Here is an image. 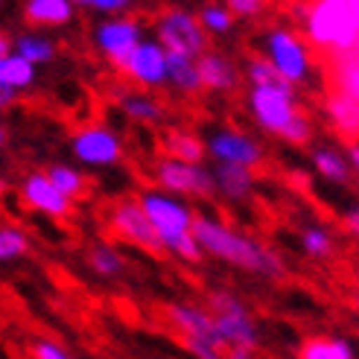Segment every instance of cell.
<instances>
[{"mask_svg": "<svg viewBox=\"0 0 359 359\" xmlns=\"http://www.w3.org/2000/svg\"><path fill=\"white\" fill-rule=\"evenodd\" d=\"M193 234H196V240H199L205 255L234 266V269H240V272L260 275V278H283L286 275V266H283V260H280V255L275 248H269L266 243L245 234V231L222 222L219 217L199 213V217H196Z\"/></svg>", "mask_w": 359, "mask_h": 359, "instance_id": "obj_1", "label": "cell"}, {"mask_svg": "<svg viewBox=\"0 0 359 359\" xmlns=\"http://www.w3.org/2000/svg\"><path fill=\"white\" fill-rule=\"evenodd\" d=\"M137 202H140L143 213L149 217L155 234L161 240V248H164L167 255L184 260V263H202L205 251L193 234L199 213L193 210V205L187 199L164 193L158 187H147L137 193Z\"/></svg>", "mask_w": 359, "mask_h": 359, "instance_id": "obj_2", "label": "cell"}, {"mask_svg": "<svg viewBox=\"0 0 359 359\" xmlns=\"http://www.w3.org/2000/svg\"><path fill=\"white\" fill-rule=\"evenodd\" d=\"M304 29L316 47L342 56V53L356 50L359 15L351 6V0H313Z\"/></svg>", "mask_w": 359, "mask_h": 359, "instance_id": "obj_3", "label": "cell"}, {"mask_svg": "<svg viewBox=\"0 0 359 359\" xmlns=\"http://www.w3.org/2000/svg\"><path fill=\"white\" fill-rule=\"evenodd\" d=\"M260 56H266L278 76L292 88L313 76V47L292 27H269L260 39Z\"/></svg>", "mask_w": 359, "mask_h": 359, "instance_id": "obj_4", "label": "cell"}, {"mask_svg": "<svg viewBox=\"0 0 359 359\" xmlns=\"http://www.w3.org/2000/svg\"><path fill=\"white\" fill-rule=\"evenodd\" d=\"M208 310L213 316L222 348H260V327L251 307L231 290H213L208 295Z\"/></svg>", "mask_w": 359, "mask_h": 359, "instance_id": "obj_5", "label": "cell"}, {"mask_svg": "<svg viewBox=\"0 0 359 359\" xmlns=\"http://www.w3.org/2000/svg\"><path fill=\"white\" fill-rule=\"evenodd\" d=\"M248 114L263 132H272L280 137V132L290 126L301 111H298V97L295 88L290 82H275V85H263V88H248Z\"/></svg>", "mask_w": 359, "mask_h": 359, "instance_id": "obj_6", "label": "cell"}, {"mask_svg": "<svg viewBox=\"0 0 359 359\" xmlns=\"http://www.w3.org/2000/svg\"><path fill=\"white\" fill-rule=\"evenodd\" d=\"M155 39L167 53H184L193 59H202L208 53V32L199 24V15L184 6H167L158 12Z\"/></svg>", "mask_w": 359, "mask_h": 359, "instance_id": "obj_7", "label": "cell"}, {"mask_svg": "<svg viewBox=\"0 0 359 359\" xmlns=\"http://www.w3.org/2000/svg\"><path fill=\"white\" fill-rule=\"evenodd\" d=\"M152 178L158 190L182 196V199H210L217 193L213 170H208L205 164H184V161H175L170 155L155 161Z\"/></svg>", "mask_w": 359, "mask_h": 359, "instance_id": "obj_8", "label": "cell"}, {"mask_svg": "<svg viewBox=\"0 0 359 359\" xmlns=\"http://www.w3.org/2000/svg\"><path fill=\"white\" fill-rule=\"evenodd\" d=\"M105 225H109V231L117 240L129 243V245H135L140 251H149V255H161V251H164L152 222H149V217L143 213V208L137 202V196L135 199L111 202L109 213H105Z\"/></svg>", "mask_w": 359, "mask_h": 359, "instance_id": "obj_9", "label": "cell"}, {"mask_svg": "<svg viewBox=\"0 0 359 359\" xmlns=\"http://www.w3.org/2000/svg\"><path fill=\"white\" fill-rule=\"evenodd\" d=\"M70 152L85 167H114L123 158V140L114 129L102 123H88L70 135Z\"/></svg>", "mask_w": 359, "mask_h": 359, "instance_id": "obj_10", "label": "cell"}, {"mask_svg": "<svg viewBox=\"0 0 359 359\" xmlns=\"http://www.w3.org/2000/svg\"><path fill=\"white\" fill-rule=\"evenodd\" d=\"M208 155L217 161V164H234V167H248L255 170L263 164V147L255 135H248L243 129H231V126H219L205 137Z\"/></svg>", "mask_w": 359, "mask_h": 359, "instance_id": "obj_11", "label": "cell"}, {"mask_svg": "<svg viewBox=\"0 0 359 359\" xmlns=\"http://www.w3.org/2000/svg\"><path fill=\"white\" fill-rule=\"evenodd\" d=\"M147 39L143 35V24L132 15L123 18H105L94 27V47L100 56H105L114 67H123V62L132 56V50Z\"/></svg>", "mask_w": 359, "mask_h": 359, "instance_id": "obj_12", "label": "cell"}, {"mask_svg": "<svg viewBox=\"0 0 359 359\" xmlns=\"http://www.w3.org/2000/svg\"><path fill=\"white\" fill-rule=\"evenodd\" d=\"M123 76L140 91H158L167 85V50L158 39H143L123 62Z\"/></svg>", "mask_w": 359, "mask_h": 359, "instance_id": "obj_13", "label": "cell"}, {"mask_svg": "<svg viewBox=\"0 0 359 359\" xmlns=\"http://www.w3.org/2000/svg\"><path fill=\"white\" fill-rule=\"evenodd\" d=\"M21 199L27 208H32L35 213H41V217H50V219H65L70 217V208H74V202L67 199V196H62L56 187H53V182L47 178L44 170H32L21 178Z\"/></svg>", "mask_w": 359, "mask_h": 359, "instance_id": "obj_14", "label": "cell"}, {"mask_svg": "<svg viewBox=\"0 0 359 359\" xmlns=\"http://www.w3.org/2000/svg\"><path fill=\"white\" fill-rule=\"evenodd\" d=\"M167 321L182 333V339H205V342H217L219 336L217 327H213V316L208 307H199V304H187V301H172L164 310Z\"/></svg>", "mask_w": 359, "mask_h": 359, "instance_id": "obj_15", "label": "cell"}, {"mask_svg": "<svg viewBox=\"0 0 359 359\" xmlns=\"http://www.w3.org/2000/svg\"><path fill=\"white\" fill-rule=\"evenodd\" d=\"M199 74H202V85L217 94H231L240 85V67L219 50H208L199 59Z\"/></svg>", "mask_w": 359, "mask_h": 359, "instance_id": "obj_16", "label": "cell"}, {"mask_svg": "<svg viewBox=\"0 0 359 359\" xmlns=\"http://www.w3.org/2000/svg\"><path fill=\"white\" fill-rule=\"evenodd\" d=\"M117 105L120 111L135 120V123H147V126H155L167 117V105L161 102L152 91H140V88H132V91H123L117 97Z\"/></svg>", "mask_w": 359, "mask_h": 359, "instance_id": "obj_17", "label": "cell"}, {"mask_svg": "<svg viewBox=\"0 0 359 359\" xmlns=\"http://www.w3.org/2000/svg\"><path fill=\"white\" fill-rule=\"evenodd\" d=\"M213 184L217 193L228 202H245L255 193V170L234 167V164H217L213 167Z\"/></svg>", "mask_w": 359, "mask_h": 359, "instance_id": "obj_18", "label": "cell"}, {"mask_svg": "<svg viewBox=\"0 0 359 359\" xmlns=\"http://www.w3.org/2000/svg\"><path fill=\"white\" fill-rule=\"evenodd\" d=\"M167 82L184 97L205 91L202 74H199V59L184 56V53H167Z\"/></svg>", "mask_w": 359, "mask_h": 359, "instance_id": "obj_19", "label": "cell"}, {"mask_svg": "<svg viewBox=\"0 0 359 359\" xmlns=\"http://www.w3.org/2000/svg\"><path fill=\"white\" fill-rule=\"evenodd\" d=\"M298 359H356V348L345 336L316 333V336H307L301 342Z\"/></svg>", "mask_w": 359, "mask_h": 359, "instance_id": "obj_20", "label": "cell"}, {"mask_svg": "<svg viewBox=\"0 0 359 359\" xmlns=\"http://www.w3.org/2000/svg\"><path fill=\"white\" fill-rule=\"evenodd\" d=\"M70 0H24V18L35 27H65L74 18Z\"/></svg>", "mask_w": 359, "mask_h": 359, "instance_id": "obj_21", "label": "cell"}, {"mask_svg": "<svg viewBox=\"0 0 359 359\" xmlns=\"http://www.w3.org/2000/svg\"><path fill=\"white\" fill-rule=\"evenodd\" d=\"M12 50L18 53L21 59H27L29 65H47V62H53L56 59V41L50 39L47 32H39V29H27V32H21V35H15L12 39Z\"/></svg>", "mask_w": 359, "mask_h": 359, "instance_id": "obj_22", "label": "cell"}, {"mask_svg": "<svg viewBox=\"0 0 359 359\" xmlns=\"http://www.w3.org/2000/svg\"><path fill=\"white\" fill-rule=\"evenodd\" d=\"M310 161L321 178H327L333 184H348L351 182V164H348V155L336 147H316L310 152Z\"/></svg>", "mask_w": 359, "mask_h": 359, "instance_id": "obj_23", "label": "cell"}, {"mask_svg": "<svg viewBox=\"0 0 359 359\" xmlns=\"http://www.w3.org/2000/svg\"><path fill=\"white\" fill-rule=\"evenodd\" d=\"M327 117H330V123L336 126V129L342 135H348L351 140L359 137V100L356 97L342 94V91L330 94V100H327Z\"/></svg>", "mask_w": 359, "mask_h": 359, "instance_id": "obj_24", "label": "cell"}, {"mask_svg": "<svg viewBox=\"0 0 359 359\" xmlns=\"http://www.w3.org/2000/svg\"><path fill=\"white\" fill-rule=\"evenodd\" d=\"M88 269H91L97 278L111 280V278H120L126 272V257L117 245L100 240L88 248Z\"/></svg>", "mask_w": 359, "mask_h": 359, "instance_id": "obj_25", "label": "cell"}, {"mask_svg": "<svg viewBox=\"0 0 359 359\" xmlns=\"http://www.w3.org/2000/svg\"><path fill=\"white\" fill-rule=\"evenodd\" d=\"M164 149L170 158L175 161H184V164H205L208 158V147L199 135L184 132V129H175L164 137Z\"/></svg>", "mask_w": 359, "mask_h": 359, "instance_id": "obj_26", "label": "cell"}, {"mask_svg": "<svg viewBox=\"0 0 359 359\" xmlns=\"http://www.w3.org/2000/svg\"><path fill=\"white\" fill-rule=\"evenodd\" d=\"M44 172H47V178L53 182V187H56L62 196H67L70 202L82 199L85 190H88L85 172L79 167H74V164H62V161H56V164H50Z\"/></svg>", "mask_w": 359, "mask_h": 359, "instance_id": "obj_27", "label": "cell"}, {"mask_svg": "<svg viewBox=\"0 0 359 359\" xmlns=\"http://www.w3.org/2000/svg\"><path fill=\"white\" fill-rule=\"evenodd\" d=\"M298 240H301V251L313 260H330L336 255V237L325 225H304Z\"/></svg>", "mask_w": 359, "mask_h": 359, "instance_id": "obj_28", "label": "cell"}, {"mask_svg": "<svg viewBox=\"0 0 359 359\" xmlns=\"http://www.w3.org/2000/svg\"><path fill=\"white\" fill-rule=\"evenodd\" d=\"M35 65H29L27 59H21L18 53H9L6 59H0V85L15 88V91H24L35 82Z\"/></svg>", "mask_w": 359, "mask_h": 359, "instance_id": "obj_29", "label": "cell"}, {"mask_svg": "<svg viewBox=\"0 0 359 359\" xmlns=\"http://www.w3.org/2000/svg\"><path fill=\"white\" fill-rule=\"evenodd\" d=\"M27 251H29V234L21 225L12 222L0 225V266L27 257Z\"/></svg>", "mask_w": 359, "mask_h": 359, "instance_id": "obj_30", "label": "cell"}, {"mask_svg": "<svg viewBox=\"0 0 359 359\" xmlns=\"http://www.w3.org/2000/svg\"><path fill=\"white\" fill-rule=\"evenodd\" d=\"M196 15H199V24L208 32V39L210 35H228L231 29H234V21H237L225 4H205Z\"/></svg>", "mask_w": 359, "mask_h": 359, "instance_id": "obj_31", "label": "cell"}, {"mask_svg": "<svg viewBox=\"0 0 359 359\" xmlns=\"http://www.w3.org/2000/svg\"><path fill=\"white\" fill-rule=\"evenodd\" d=\"M336 91L359 100V53L356 50L336 56Z\"/></svg>", "mask_w": 359, "mask_h": 359, "instance_id": "obj_32", "label": "cell"}, {"mask_svg": "<svg viewBox=\"0 0 359 359\" xmlns=\"http://www.w3.org/2000/svg\"><path fill=\"white\" fill-rule=\"evenodd\" d=\"M243 74H245V79H248L251 88H263V85H275V82H280L278 70L269 65V59L260 56V53H257V56H248V59H245Z\"/></svg>", "mask_w": 359, "mask_h": 359, "instance_id": "obj_33", "label": "cell"}, {"mask_svg": "<svg viewBox=\"0 0 359 359\" xmlns=\"http://www.w3.org/2000/svg\"><path fill=\"white\" fill-rule=\"evenodd\" d=\"M313 120L307 117V114H298L286 129L280 132V140H286V143H292V147H304V143H310L313 140Z\"/></svg>", "mask_w": 359, "mask_h": 359, "instance_id": "obj_34", "label": "cell"}, {"mask_svg": "<svg viewBox=\"0 0 359 359\" xmlns=\"http://www.w3.org/2000/svg\"><path fill=\"white\" fill-rule=\"evenodd\" d=\"M29 359H74L65 345H59L56 339L39 336L29 342Z\"/></svg>", "mask_w": 359, "mask_h": 359, "instance_id": "obj_35", "label": "cell"}, {"mask_svg": "<svg viewBox=\"0 0 359 359\" xmlns=\"http://www.w3.org/2000/svg\"><path fill=\"white\" fill-rule=\"evenodd\" d=\"M182 342L193 359H225V348L217 342H205V339H182Z\"/></svg>", "mask_w": 359, "mask_h": 359, "instance_id": "obj_36", "label": "cell"}, {"mask_svg": "<svg viewBox=\"0 0 359 359\" xmlns=\"http://www.w3.org/2000/svg\"><path fill=\"white\" fill-rule=\"evenodd\" d=\"M234 18H257L266 12L269 0H222Z\"/></svg>", "mask_w": 359, "mask_h": 359, "instance_id": "obj_37", "label": "cell"}, {"mask_svg": "<svg viewBox=\"0 0 359 359\" xmlns=\"http://www.w3.org/2000/svg\"><path fill=\"white\" fill-rule=\"evenodd\" d=\"M132 6H135V0H100L94 9L102 12L105 18H123V15H129Z\"/></svg>", "mask_w": 359, "mask_h": 359, "instance_id": "obj_38", "label": "cell"}, {"mask_svg": "<svg viewBox=\"0 0 359 359\" xmlns=\"http://www.w3.org/2000/svg\"><path fill=\"white\" fill-rule=\"evenodd\" d=\"M342 228L348 231L351 237H356V240H359V205H353V208H348V210H345V217H342Z\"/></svg>", "mask_w": 359, "mask_h": 359, "instance_id": "obj_39", "label": "cell"}, {"mask_svg": "<svg viewBox=\"0 0 359 359\" xmlns=\"http://www.w3.org/2000/svg\"><path fill=\"white\" fill-rule=\"evenodd\" d=\"M345 155H348V164H351V170L359 175V137H353V140H348V147H345Z\"/></svg>", "mask_w": 359, "mask_h": 359, "instance_id": "obj_40", "label": "cell"}, {"mask_svg": "<svg viewBox=\"0 0 359 359\" xmlns=\"http://www.w3.org/2000/svg\"><path fill=\"white\" fill-rule=\"evenodd\" d=\"M15 100H18V91H15V88H6V85H0V111L12 109V105H15Z\"/></svg>", "mask_w": 359, "mask_h": 359, "instance_id": "obj_41", "label": "cell"}, {"mask_svg": "<svg viewBox=\"0 0 359 359\" xmlns=\"http://www.w3.org/2000/svg\"><path fill=\"white\" fill-rule=\"evenodd\" d=\"M225 359H257L251 348H225Z\"/></svg>", "mask_w": 359, "mask_h": 359, "instance_id": "obj_42", "label": "cell"}, {"mask_svg": "<svg viewBox=\"0 0 359 359\" xmlns=\"http://www.w3.org/2000/svg\"><path fill=\"white\" fill-rule=\"evenodd\" d=\"M9 53H15V50H12V39H9L4 29H0V59H6Z\"/></svg>", "mask_w": 359, "mask_h": 359, "instance_id": "obj_43", "label": "cell"}, {"mask_svg": "<svg viewBox=\"0 0 359 359\" xmlns=\"http://www.w3.org/2000/svg\"><path fill=\"white\" fill-rule=\"evenodd\" d=\"M70 4H74V6H85V9H94L100 0H70Z\"/></svg>", "mask_w": 359, "mask_h": 359, "instance_id": "obj_44", "label": "cell"}, {"mask_svg": "<svg viewBox=\"0 0 359 359\" xmlns=\"http://www.w3.org/2000/svg\"><path fill=\"white\" fill-rule=\"evenodd\" d=\"M6 187H9V182H6V175H0V196L6 193Z\"/></svg>", "mask_w": 359, "mask_h": 359, "instance_id": "obj_45", "label": "cell"}, {"mask_svg": "<svg viewBox=\"0 0 359 359\" xmlns=\"http://www.w3.org/2000/svg\"><path fill=\"white\" fill-rule=\"evenodd\" d=\"M4 143H6V126L0 123V147H4Z\"/></svg>", "mask_w": 359, "mask_h": 359, "instance_id": "obj_46", "label": "cell"}, {"mask_svg": "<svg viewBox=\"0 0 359 359\" xmlns=\"http://www.w3.org/2000/svg\"><path fill=\"white\" fill-rule=\"evenodd\" d=\"M353 304H356V313H359V295H356V301H353Z\"/></svg>", "mask_w": 359, "mask_h": 359, "instance_id": "obj_47", "label": "cell"}, {"mask_svg": "<svg viewBox=\"0 0 359 359\" xmlns=\"http://www.w3.org/2000/svg\"><path fill=\"white\" fill-rule=\"evenodd\" d=\"M356 280H359V272H356Z\"/></svg>", "mask_w": 359, "mask_h": 359, "instance_id": "obj_48", "label": "cell"}]
</instances>
